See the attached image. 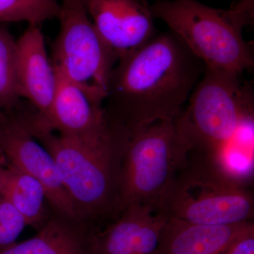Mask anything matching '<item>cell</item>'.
Wrapping results in <instances>:
<instances>
[{
  "instance_id": "obj_5",
  "label": "cell",
  "mask_w": 254,
  "mask_h": 254,
  "mask_svg": "<svg viewBox=\"0 0 254 254\" xmlns=\"http://www.w3.org/2000/svg\"><path fill=\"white\" fill-rule=\"evenodd\" d=\"M240 76L205 68L188 108L175 120L190 152L220 163L240 128L252 118V102Z\"/></svg>"
},
{
  "instance_id": "obj_20",
  "label": "cell",
  "mask_w": 254,
  "mask_h": 254,
  "mask_svg": "<svg viewBox=\"0 0 254 254\" xmlns=\"http://www.w3.org/2000/svg\"><path fill=\"white\" fill-rule=\"evenodd\" d=\"M234 8L240 10L252 19L253 18L254 0H241L240 2Z\"/></svg>"
},
{
  "instance_id": "obj_13",
  "label": "cell",
  "mask_w": 254,
  "mask_h": 254,
  "mask_svg": "<svg viewBox=\"0 0 254 254\" xmlns=\"http://www.w3.org/2000/svg\"><path fill=\"white\" fill-rule=\"evenodd\" d=\"M254 227V221L204 225L168 218L155 254H219Z\"/></svg>"
},
{
  "instance_id": "obj_2",
  "label": "cell",
  "mask_w": 254,
  "mask_h": 254,
  "mask_svg": "<svg viewBox=\"0 0 254 254\" xmlns=\"http://www.w3.org/2000/svg\"><path fill=\"white\" fill-rule=\"evenodd\" d=\"M110 122L109 131L90 139L57 136L51 130L28 125L53 157L77 210L95 216L120 210V170L129 132L121 123Z\"/></svg>"
},
{
  "instance_id": "obj_17",
  "label": "cell",
  "mask_w": 254,
  "mask_h": 254,
  "mask_svg": "<svg viewBox=\"0 0 254 254\" xmlns=\"http://www.w3.org/2000/svg\"><path fill=\"white\" fill-rule=\"evenodd\" d=\"M60 11L56 0H0V24L24 21L40 26L58 18Z\"/></svg>"
},
{
  "instance_id": "obj_12",
  "label": "cell",
  "mask_w": 254,
  "mask_h": 254,
  "mask_svg": "<svg viewBox=\"0 0 254 254\" xmlns=\"http://www.w3.org/2000/svg\"><path fill=\"white\" fill-rule=\"evenodd\" d=\"M104 231L93 233V254H155L168 217L158 210L133 203Z\"/></svg>"
},
{
  "instance_id": "obj_18",
  "label": "cell",
  "mask_w": 254,
  "mask_h": 254,
  "mask_svg": "<svg viewBox=\"0 0 254 254\" xmlns=\"http://www.w3.org/2000/svg\"><path fill=\"white\" fill-rule=\"evenodd\" d=\"M26 225V219L17 209L0 197V251L14 245Z\"/></svg>"
},
{
  "instance_id": "obj_11",
  "label": "cell",
  "mask_w": 254,
  "mask_h": 254,
  "mask_svg": "<svg viewBox=\"0 0 254 254\" xmlns=\"http://www.w3.org/2000/svg\"><path fill=\"white\" fill-rule=\"evenodd\" d=\"M16 86L19 98L27 100L38 111V121L44 123L54 99L57 78L38 25L30 24L16 41Z\"/></svg>"
},
{
  "instance_id": "obj_15",
  "label": "cell",
  "mask_w": 254,
  "mask_h": 254,
  "mask_svg": "<svg viewBox=\"0 0 254 254\" xmlns=\"http://www.w3.org/2000/svg\"><path fill=\"white\" fill-rule=\"evenodd\" d=\"M0 197L17 209L27 225L43 226L46 193L41 182L34 177L9 163L6 166L0 162Z\"/></svg>"
},
{
  "instance_id": "obj_16",
  "label": "cell",
  "mask_w": 254,
  "mask_h": 254,
  "mask_svg": "<svg viewBox=\"0 0 254 254\" xmlns=\"http://www.w3.org/2000/svg\"><path fill=\"white\" fill-rule=\"evenodd\" d=\"M16 86V41L0 24V111H11L19 105Z\"/></svg>"
},
{
  "instance_id": "obj_6",
  "label": "cell",
  "mask_w": 254,
  "mask_h": 254,
  "mask_svg": "<svg viewBox=\"0 0 254 254\" xmlns=\"http://www.w3.org/2000/svg\"><path fill=\"white\" fill-rule=\"evenodd\" d=\"M175 120L157 122L129 132L120 170L121 211L133 203L158 210L190 152Z\"/></svg>"
},
{
  "instance_id": "obj_9",
  "label": "cell",
  "mask_w": 254,
  "mask_h": 254,
  "mask_svg": "<svg viewBox=\"0 0 254 254\" xmlns=\"http://www.w3.org/2000/svg\"><path fill=\"white\" fill-rule=\"evenodd\" d=\"M55 71L54 99L46 121L38 123L65 136L90 139L105 135L110 123L103 107L104 95L70 81L56 68Z\"/></svg>"
},
{
  "instance_id": "obj_8",
  "label": "cell",
  "mask_w": 254,
  "mask_h": 254,
  "mask_svg": "<svg viewBox=\"0 0 254 254\" xmlns=\"http://www.w3.org/2000/svg\"><path fill=\"white\" fill-rule=\"evenodd\" d=\"M0 153L10 165L34 177L44 187L47 199L70 220L78 210L60 179L53 157L33 136L22 114L0 111Z\"/></svg>"
},
{
  "instance_id": "obj_1",
  "label": "cell",
  "mask_w": 254,
  "mask_h": 254,
  "mask_svg": "<svg viewBox=\"0 0 254 254\" xmlns=\"http://www.w3.org/2000/svg\"><path fill=\"white\" fill-rule=\"evenodd\" d=\"M205 66L169 31L123 55L112 71L105 115L128 132L182 113Z\"/></svg>"
},
{
  "instance_id": "obj_4",
  "label": "cell",
  "mask_w": 254,
  "mask_h": 254,
  "mask_svg": "<svg viewBox=\"0 0 254 254\" xmlns=\"http://www.w3.org/2000/svg\"><path fill=\"white\" fill-rule=\"evenodd\" d=\"M150 9L205 68L236 75L254 68L252 50L242 36L252 19L242 11L215 9L198 0H160Z\"/></svg>"
},
{
  "instance_id": "obj_10",
  "label": "cell",
  "mask_w": 254,
  "mask_h": 254,
  "mask_svg": "<svg viewBox=\"0 0 254 254\" xmlns=\"http://www.w3.org/2000/svg\"><path fill=\"white\" fill-rule=\"evenodd\" d=\"M95 29L118 55L138 49L156 35L144 0H83Z\"/></svg>"
},
{
  "instance_id": "obj_19",
  "label": "cell",
  "mask_w": 254,
  "mask_h": 254,
  "mask_svg": "<svg viewBox=\"0 0 254 254\" xmlns=\"http://www.w3.org/2000/svg\"><path fill=\"white\" fill-rule=\"evenodd\" d=\"M219 254H254V227L234 241Z\"/></svg>"
},
{
  "instance_id": "obj_14",
  "label": "cell",
  "mask_w": 254,
  "mask_h": 254,
  "mask_svg": "<svg viewBox=\"0 0 254 254\" xmlns=\"http://www.w3.org/2000/svg\"><path fill=\"white\" fill-rule=\"evenodd\" d=\"M93 233L68 220L53 218L36 236L0 251V254H93Z\"/></svg>"
},
{
  "instance_id": "obj_7",
  "label": "cell",
  "mask_w": 254,
  "mask_h": 254,
  "mask_svg": "<svg viewBox=\"0 0 254 254\" xmlns=\"http://www.w3.org/2000/svg\"><path fill=\"white\" fill-rule=\"evenodd\" d=\"M58 18L60 29L53 46V66L70 81L106 98L118 55L95 29L83 0H63Z\"/></svg>"
},
{
  "instance_id": "obj_3",
  "label": "cell",
  "mask_w": 254,
  "mask_h": 254,
  "mask_svg": "<svg viewBox=\"0 0 254 254\" xmlns=\"http://www.w3.org/2000/svg\"><path fill=\"white\" fill-rule=\"evenodd\" d=\"M158 210L190 223L235 225L254 221V193L215 159L189 152Z\"/></svg>"
}]
</instances>
